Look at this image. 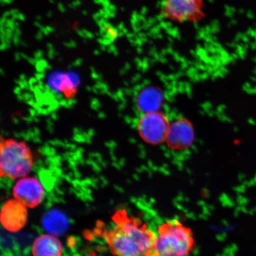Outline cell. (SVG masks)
<instances>
[{"mask_svg":"<svg viewBox=\"0 0 256 256\" xmlns=\"http://www.w3.org/2000/svg\"><path fill=\"white\" fill-rule=\"evenodd\" d=\"M164 102L161 90L152 86L140 90L136 97V104L140 114L160 111Z\"/></svg>","mask_w":256,"mask_h":256,"instance_id":"obj_9","label":"cell"},{"mask_svg":"<svg viewBox=\"0 0 256 256\" xmlns=\"http://www.w3.org/2000/svg\"><path fill=\"white\" fill-rule=\"evenodd\" d=\"M62 242L50 233L38 236L32 248L33 256H62Z\"/></svg>","mask_w":256,"mask_h":256,"instance_id":"obj_10","label":"cell"},{"mask_svg":"<svg viewBox=\"0 0 256 256\" xmlns=\"http://www.w3.org/2000/svg\"><path fill=\"white\" fill-rule=\"evenodd\" d=\"M114 256H154L156 232L124 210H118L104 234Z\"/></svg>","mask_w":256,"mask_h":256,"instance_id":"obj_1","label":"cell"},{"mask_svg":"<svg viewBox=\"0 0 256 256\" xmlns=\"http://www.w3.org/2000/svg\"><path fill=\"white\" fill-rule=\"evenodd\" d=\"M154 256H188L195 248L193 232L176 219L158 226Z\"/></svg>","mask_w":256,"mask_h":256,"instance_id":"obj_2","label":"cell"},{"mask_svg":"<svg viewBox=\"0 0 256 256\" xmlns=\"http://www.w3.org/2000/svg\"><path fill=\"white\" fill-rule=\"evenodd\" d=\"M68 225L66 217L58 210H50L44 217V228L54 235L62 234L66 231Z\"/></svg>","mask_w":256,"mask_h":256,"instance_id":"obj_11","label":"cell"},{"mask_svg":"<svg viewBox=\"0 0 256 256\" xmlns=\"http://www.w3.org/2000/svg\"><path fill=\"white\" fill-rule=\"evenodd\" d=\"M12 16L18 14L19 12V11L18 9H12L10 11Z\"/></svg>","mask_w":256,"mask_h":256,"instance_id":"obj_18","label":"cell"},{"mask_svg":"<svg viewBox=\"0 0 256 256\" xmlns=\"http://www.w3.org/2000/svg\"><path fill=\"white\" fill-rule=\"evenodd\" d=\"M94 2L96 3V4H102L104 2V0H94Z\"/></svg>","mask_w":256,"mask_h":256,"instance_id":"obj_22","label":"cell"},{"mask_svg":"<svg viewBox=\"0 0 256 256\" xmlns=\"http://www.w3.org/2000/svg\"><path fill=\"white\" fill-rule=\"evenodd\" d=\"M170 121L160 111L140 114L136 123L138 132L144 140L156 144L164 142Z\"/></svg>","mask_w":256,"mask_h":256,"instance_id":"obj_5","label":"cell"},{"mask_svg":"<svg viewBox=\"0 0 256 256\" xmlns=\"http://www.w3.org/2000/svg\"><path fill=\"white\" fill-rule=\"evenodd\" d=\"M58 8L59 10L62 12H66V9L62 3H59V4H58Z\"/></svg>","mask_w":256,"mask_h":256,"instance_id":"obj_14","label":"cell"},{"mask_svg":"<svg viewBox=\"0 0 256 256\" xmlns=\"http://www.w3.org/2000/svg\"><path fill=\"white\" fill-rule=\"evenodd\" d=\"M194 140V130L190 122L183 118L170 121L165 142L176 151L190 148Z\"/></svg>","mask_w":256,"mask_h":256,"instance_id":"obj_7","label":"cell"},{"mask_svg":"<svg viewBox=\"0 0 256 256\" xmlns=\"http://www.w3.org/2000/svg\"><path fill=\"white\" fill-rule=\"evenodd\" d=\"M104 8H108L110 7V0H104V2L103 4Z\"/></svg>","mask_w":256,"mask_h":256,"instance_id":"obj_17","label":"cell"},{"mask_svg":"<svg viewBox=\"0 0 256 256\" xmlns=\"http://www.w3.org/2000/svg\"><path fill=\"white\" fill-rule=\"evenodd\" d=\"M12 15L11 14V12H9V11H6L4 12V14H2V16L3 17H5L6 18H8V17H9L10 16Z\"/></svg>","mask_w":256,"mask_h":256,"instance_id":"obj_19","label":"cell"},{"mask_svg":"<svg viewBox=\"0 0 256 256\" xmlns=\"http://www.w3.org/2000/svg\"><path fill=\"white\" fill-rule=\"evenodd\" d=\"M162 14L176 23H196L204 18V0H162Z\"/></svg>","mask_w":256,"mask_h":256,"instance_id":"obj_4","label":"cell"},{"mask_svg":"<svg viewBox=\"0 0 256 256\" xmlns=\"http://www.w3.org/2000/svg\"><path fill=\"white\" fill-rule=\"evenodd\" d=\"M34 25L35 26H36L38 28H41L42 26L40 24V22L38 21H36L34 22Z\"/></svg>","mask_w":256,"mask_h":256,"instance_id":"obj_24","label":"cell"},{"mask_svg":"<svg viewBox=\"0 0 256 256\" xmlns=\"http://www.w3.org/2000/svg\"><path fill=\"white\" fill-rule=\"evenodd\" d=\"M82 14L84 16H87L88 14V12L87 10H84L82 12Z\"/></svg>","mask_w":256,"mask_h":256,"instance_id":"obj_28","label":"cell"},{"mask_svg":"<svg viewBox=\"0 0 256 256\" xmlns=\"http://www.w3.org/2000/svg\"><path fill=\"white\" fill-rule=\"evenodd\" d=\"M116 16V12H111L110 14V18H114Z\"/></svg>","mask_w":256,"mask_h":256,"instance_id":"obj_26","label":"cell"},{"mask_svg":"<svg viewBox=\"0 0 256 256\" xmlns=\"http://www.w3.org/2000/svg\"><path fill=\"white\" fill-rule=\"evenodd\" d=\"M8 18L5 17H2L1 18V20H0V24H1V26H4L6 24V22H7Z\"/></svg>","mask_w":256,"mask_h":256,"instance_id":"obj_15","label":"cell"},{"mask_svg":"<svg viewBox=\"0 0 256 256\" xmlns=\"http://www.w3.org/2000/svg\"><path fill=\"white\" fill-rule=\"evenodd\" d=\"M19 25H20V24H19L18 22H17V21H16L15 22V26H16V27H18L19 26Z\"/></svg>","mask_w":256,"mask_h":256,"instance_id":"obj_30","label":"cell"},{"mask_svg":"<svg viewBox=\"0 0 256 256\" xmlns=\"http://www.w3.org/2000/svg\"><path fill=\"white\" fill-rule=\"evenodd\" d=\"M27 207L17 200H10L3 204L1 210L2 225L8 232H16L24 228L28 222Z\"/></svg>","mask_w":256,"mask_h":256,"instance_id":"obj_8","label":"cell"},{"mask_svg":"<svg viewBox=\"0 0 256 256\" xmlns=\"http://www.w3.org/2000/svg\"><path fill=\"white\" fill-rule=\"evenodd\" d=\"M49 2L51 3V4H54L55 3V2H54V0H49Z\"/></svg>","mask_w":256,"mask_h":256,"instance_id":"obj_31","label":"cell"},{"mask_svg":"<svg viewBox=\"0 0 256 256\" xmlns=\"http://www.w3.org/2000/svg\"><path fill=\"white\" fill-rule=\"evenodd\" d=\"M108 8H110V10L112 12H115L116 10V6H115L114 5V4H110V7H108Z\"/></svg>","mask_w":256,"mask_h":256,"instance_id":"obj_20","label":"cell"},{"mask_svg":"<svg viewBox=\"0 0 256 256\" xmlns=\"http://www.w3.org/2000/svg\"><path fill=\"white\" fill-rule=\"evenodd\" d=\"M72 4L74 6L75 8H76V7H78V6H80L82 4V2L80 1V0H75L74 2H72Z\"/></svg>","mask_w":256,"mask_h":256,"instance_id":"obj_16","label":"cell"},{"mask_svg":"<svg viewBox=\"0 0 256 256\" xmlns=\"http://www.w3.org/2000/svg\"><path fill=\"white\" fill-rule=\"evenodd\" d=\"M36 18V21L39 22V21H40L42 20V18L41 16L38 15V16H36V18Z\"/></svg>","mask_w":256,"mask_h":256,"instance_id":"obj_27","label":"cell"},{"mask_svg":"<svg viewBox=\"0 0 256 256\" xmlns=\"http://www.w3.org/2000/svg\"><path fill=\"white\" fill-rule=\"evenodd\" d=\"M5 26L14 30L16 28L15 22L12 20V19H8L7 22H6Z\"/></svg>","mask_w":256,"mask_h":256,"instance_id":"obj_13","label":"cell"},{"mask_svg":"<svg viewBox=\"0 0 256 256\" xmlns=\"http://www.w3.org/2000/svg\"><path fill=\"white\" fill-rule=\"evenodd\" d=\"M53 16L52 12L51 11L48 12L46 14V16L48 18H52Z\"/></svg>","mask_w":256,"mask_h":256,"instance_id":"obj_25","label":"cell"},{"mask_svg":"<svg viewBox=\"0 0 256 256\" xmlns=\"http://www.w3.org/2000/svg\"><path fill=\"white\" fill-rule=\"evenodd\" d=\"M46 30L49 32H52L54 30H55V28H52L51 26H48L46 27Z\"/></svg>","mask_w":256,"mask_h":256,"instance_id":"obj_21","label":"cell"},{"mask_svg":"<svg viewBox=\"0 0 256 256\" xmlns=\"http://www.w3.org/2000/svg\"><path fill=\"white\" fill-rule=\"evenodd\" d=\"M102 17H103L105 20H108V19L110 18V14H107V12H104V14L102 16Z\"/></svg>","mask_w":256,"mask_h":256,"instance_id":"obj_23","label":"cell"},{"mask_svg":"<svg viewBox=\"0 0 256 256\" xmlns=\"http://www.w3.org/2000/svg\"><path fill=\"white\" fill-rule=\"evenodd\" d=\"M12 194L14 199L27 208L38 206L43 200L44 191L43 186L35 178L24 177L16 182Z\"/></svg>","mask_w":256,"mask_h":256,"instance_id":"obj_6","label":"cell"},{"mask_svg":"<svg viewBox=\"0 0 256 256\" xmlns=\"http://www.w3.org/2000/svg\"><path fill=\"white\" fill-rule=\"evenodd\" d=\"M68 6H69L70 8H72V9H76V8H75L74 6V5L72 4H72H70L68 5Z\"/></svg>","mask_w":256,"mask_h":256,"instance_id":"obj_29","label":"cell"},{"mask_svg":"<svg viewBox=\"0 0 256 256\" xmlns=\"http://www.w3.org/2000/svg\"><path fill=\"white\" fill-rule=\"evenodd\" d=\"M34 166L33 152L26 142L12 138L1 137L0 175L11 179L30 174Z\"/></svg>","mask_w":256,"mask_h":256,"instance_id":"obj_3","label":"cell"},{"mask_svg":"<svg viewBox=\"0 0 256 256\" xmlns=\"http://www.w3.org/2000/svg\"><path fill=\"white\" fill-rule=\"evenodd\" d=\"M50 81L53 88L62 92L66 98H72L76 94V84L68 75L65 74L54 75Z\"/></svg>","mask_w":256,"mask_h":256,"instance_id":"obj_12","label":"cell"}]
</instances>
